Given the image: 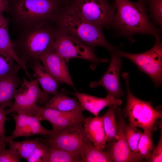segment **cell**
Returning a JSON list of instances; mask_svg holds the SVG:
<instances>
[{
  "mask_svg": "<svg viewBox=\"0 0 162 162\" xmlns=\"http://www.w3.org/2000/svg\"><path fill=\"white\" fill-rule=\"evenodd\" d=\"M68 5L86 20L108 29L116 11L114 1L110 0H71Z\"/></svg>",
  "mask_w": 162,
  "mask_h": 162,
  "instance_id": "obj_6",
  "label": "cell"
},
{
  "mask_svg": "<svg viewBox=\"0 0 162 162\" xmlns=\"http://www.w3.org/2000/svg\"><path fill=\"white\" fill-rule=\"evenodd\" d=\"M160 134L158 145L151 153L146 160L147 162H161L162 161V132L160 126Z\"/></svg>",
  "mask_w": 162,
  "mask_h": 162,
  "instance_id": "obj_31",
  "label": "cell"
},
{
  "mask_svg": "<svg viewBox=\"0 0 162 162\" xmlns=\"http://www.w3.org/2000/svg\"><path fill=\"white\" fill-rule=\"evenodd\" d=\"M64 6L68 5L71 0H58Z\"/></svg>",
  "mask_w": 162,
  "mask_h": 162,
  "instance_id": "obj_35",
  "label": "cell"
},
{
  "mask_svg": "<svg viewBox=\"0 0 162 162\" xmlns=\"http://www.w3.org/2000/svg\"><path fill=\"white\" fill-rule=\"evenodd\" d=\"M10 4L9 0H0V13L10 11Z\"/></svg>",
  "mask_w": 162,
  "mask_h": 162,
  "instance_id": "obj_34",
  "label": "cell"
},
{
  "mask_svg": "<svg viewBox=\"0 0 162 162\" xmlns=\"http://www.w3.org/2000/svg\"><path fill=\"white\" fill-rule=\"evenodd\" d=\"M6 144L5 143L2 142L0 140V151L3 149L5 148Z\"/></svg>",
  "mask_w": 162,
  "mask_h": 162,
  "instance_id": "obj_36",
  "label": "cell"
},
{
  "mask_svg": "<svg viewBox=\"0 0 162 162\" xmlns=\"http://www.w3.org/2000/svg\"><path fill=\"white\" fill-rule=\"evenodd\" d=\"M21 67H18L13 72L0 77V106L11 107L14 94L22 83L18 73Z\"/></svg>",
  "mask_w": 162,
  "mask_h": 162,
  "instance_id": "obj_17",
  "label": "cell"
},
{
  "mask_svg": "<svg viewBox=\"0 0 162 162\" xmlns=\"http://www.w3.org/2000/svg\"><path fill=\"white\" fill-rule=\"evenodd\" d=\"M13 114L15 122V128L12 135L7 137L6 144L19 137L29 136L36 134L52 135L53 130L44 128L41 124V119L37 114H33L25 111H19Z\"/></svg>",
  "mask_w": 162,
  "mask_h": 162,
  "instance_id": "obj_11",
  "label": "cell"
},
{
  "mask_svg": "<svg viewBox=\"0 0 162 162\" xmlns=\"http://www.w3.org/2000/svg\"><path fill=\"white\" fill-rule=\"evenodd\" d=\"M84 130L89 140L98 149L103 151L106 147V134L102 117L90 116L83 121Z\"/></svg>",
  "mask_w": 162,
  "mask_h": 162,
  "instance_id": "obj_18",
  "label": "cell"
},
{
  "mask_svg": "<svg viewBox=\"0 0 162 162\" xmlns=\"http://www.w3.org/2000/svg\"><path fill=\"white\" fill-rule=\"evenodd\" d=\"M83 122L69 125L44 140L48 145L81 155L84 147L92 143L83 126Z\"/></svg>",
  "mask_w": 162,
  "mask_h": 162,
  "instance_id": "obj_8",
  "label": "cell"
},
{
  "mask_svg": "<svg viewBox=\"0 0 162 162\" xmlns=\"http://www.w3.org/2000/svg\"><path fill=\"white\" fill-rule=\"evenodd\" d=\"M42 139L36 138L34 139H27L20 141L14 140L8 142L10 149L14 152L20 158L26 159L28 158Z\"/></svg>",
  "mask_w": 162,
  "mask_h": 162,
  "instance_id": "obj_23",
  "label": "cell"
},
{
  "mask_svg": "<svg viewBox=\"0 0 162 162\" xmlns=\"http://www.w3.org/2000/svg\"><path fill=\"white\" fill-rule=\"evenodd\" d=\"M20 158L11 149L4 148L0 151V162H19Z\"/></svg>",
  "mask_w": 162,
  "mask_h": 162,
  "instance_id": "obj_32",
  "label": "cell"
},
{
  "mask_svg": "<svg viewBox=\"0 0 162 162\" xmlns=\"http://www.w3.org/2000/svg\"><path fill=\"white\" fill-rule=\"evenodd\" d=\"M18 0H9V1L10 2V4L11 3H13L16 2Z\"/></svg>",
  "mask_w": 162,
  "mask_h": 162,
  "instance_id": "obj_37",
  "label": "cell"
},
{
  "mask_svg": "<svg viewBox=\"0 0 162 162\" xmlns=\"http://www.w3.org/2000/svg\"><path fill=\"white\" fill-rule=\"evenodd\" d=\"M44 107L63 112H82L84 110L79 102L59 92L48 100Z\"/></svg>",
  "mask_w": 162,
  "mask_h": 162,
  "instance_id": "obj_21",
  "label": "cell"
},
{
  "mask_svg": "<svg viewBox=\"0 0 162 162\" xmlns=\"http://www.w3.org/2000/svg\"><path fill=\"white\" fill-rule=\"evenodd\" d=\"M117 106H109L107 112L102 117L106 134V142H111L117 133V123L116 117V110Z\"/></svg>",
  "mask_w": 162,
  "mask_h": 162,
  "instance_id": "obj_26",
  "label": "cell"
},
{
  "mask_svg": "<svg viewBox=\"0 0 162 162\" xmlns=\"http://www.w3.org/2000/svg\"><path fill=\"white\" fill-rule=\"evenodd\" d=\"M33 108L41 121L49 122L53 127V134L71 124L83 122L85 117L82 111L63 112L35 104Z\"/></svg>",
  "mask_w": 162,
  "mask_h": 162,
  "instance_id": "obj_13",
  "label": "cell"
},
{
  "mask_svg": "<svg viewBox=\"0 0 162 162\" xmlns=\"http://www.w3.org/2000/svg\"><path fill=\"white\" fill-rule=\"evenodd\" d=\"M55 51L68 62L73 58L85 59L93 64L107 62V58L100 59L97 56L93 50L75 38L57 29L53 45Z\"/></svg>",
  "mask_w": 162,
  "mask_h": 162,
  "instance_id": "obj_9",
  "label": "cell"
},
{
  "mask_svg": "<svg viewBox=\"0 0 162 162\" xmlns=\"http://www.w3.org/2000/svg\"><path fill=\"white\" fill-rule=\"evenodd\" d=\"M48 145L47 162H81V155Z\"/></svg>",
  "mask_w": 162,
  "mask_h": 162,
  "instance_id": "obj_25",
  "label": "cell"
},
{
  "mask_svg": "<svg viewBox=\"0 0 162 162\" xmlns=\"http://www.w3.org/2000/svg\"><path fill=\"white\" fill-rule=\"evenodd\" d=\"M117 54L121 58H127L135 63L141 71L152 79L157 88L162 81V44L161 39L156 40L149 50L140 54L126 52L118 50Z\"/></svg>",
  "mask_w": 162,
  "mask_h": 162,
  "instance_id": "obj_7",
  "label": "cell"
},
{
  "mask_svg": "<svg viewBox=\"0 0 162 162\" xmlns=\"http://www.w3.org/2000/svg\"><path fill=\"white\" fill-rule=\"evenodd\" d=\"M118 110L117 135L111 142L109 151L113 162H134L127 140L125 121L121 113V109H118Z\"/></svg>",
  "mask_w": 162,
  "mask_h": 162,
  "instance_id": "obj_15",
  "label": "cell"
},
{
  "mask_svg": "<svg viewBox=\"0 0 162 162\" xmlns=\"http://www.w3.org/2000/svg\"><path fill=\"white\" fill-rule=\"evenodd\" d=\"M40 60L59 84L64 83L75 89L66 64L67 62L53 49L42 55Z\"/></svg>",
  "mask_w": 162,
  "mask_h": 162,
  "instance_id": "obj_14",
  "label": "cell"
},
{
  "mask_svg": "<svg viewBox=\"0 0 162 162\" xmlns=\"http://www.w3.org/2000/svg\"><path fill=\"white\" fill-rule=\"evenodd\" d=\"M57 29L79 40L92 49L104 47L110 53L122 46H116L107 40L103 28L88 22L80 16L70 6L64 7L54 21Z\"/></svg>",
  "mask_w": 162,
  "mask_h": 162,
  "instance_id": "obj_3",
  "label": "cell"
},
{
  "mask_svg": "<svg viewBox=\"0 0 162 162\" xmlns=\"http://www.w3.org/2000/svg\"><path fill=\"white\" fill-rule=\"evenodd\" d=\"M30 68L33 70V78L38 81L44 91L53 95L58 93L59 83L42 65L40 60L34 63Z\"/></svg>",
  "mask_w": 162,
  "mask_h": 162,
  "instance_id": "obj_20",
  "label": "cell"
},
{
  "mask_svg": "<svg viewBox=\"0 0 162 162\" xmlns=\"http://www.w3.org/2000/svg\"><path fill=\"white\" fill-rule=\"evenodd\" d=\"M129 76L127 72L122 74L125 80L127 95L124 112L128 117L129 124L134 127L140 128L144 131L154 130L156 129L155 124L157 120L162 117V110L159 107L154 108L151 101H143L133 94L129 88Z\"/></svg>",
  "mask_w": 162,
  "mask_h": 162,
  "instance_id": "obj_5",
  "label": "cell"
},
{
  "mask_svg": "<svg viewBox=\"0 0 162 162\" xmlns=\"http://www.w3.org/2000/svg\"><path fill=\"white\" fill-rule=\"evenodd\" d=\"M39 84L36 79L28 81L24 78L20 87L15 92L12 106L5 110L7 114L19 111L36 114L34 106L38 103H46L49 99L48 94L40 89Z\"/></svg>",
  "mask_w": 162,
  "mask_h": 162,
  "instance_id": "obj_10",
  "label": "cell"
},
{
  "mask_svg": "<svg viewBox=\"0 0 162 162\" xmlns=\"http://www.w3.org/2000/svg\"><path fill=\"white\" fill-rule=\"evenodd\" d=\"M75 95L84 110L89 111L95 116H98L100 112L106 106L121 105L122 101L119 98L107 95L104 98H100L76 91L69 93Z\"/></svg>",
  "mask_w": 162,
  "mask_h": 162,
  "instance_id": "obj_16",
  "label": "cell"
},
{
  "mask_svg": "<svg viewBox=\"0 0 162 162\" xmlns=\"http://www.w3.org/2000/svg\"><path fill=\"white\" fill-rule=\"evenodd\" d=\"M5 108L3 106H0V140L6 143L7 137L5 136L4 124L5 121L8 118L6 116L7 114L5 111Z\"/></svg>",
  "mask_w": 162,
  "mask_h": 162,
  "instance_id": "obj_33",
  "label": "cell"
},
{
  "mask_svg": "<svg viewBox=\"0 0 162 162\" xmlns=\"http://www.w3.org/2000/svg\"><path fill=\"white\" fill-rule=\"evenodd\" d=\"M125 130L126 139L134 162H139L142 159L138 151V146L141 132L137 128L125 123Z\"/></svg>",
  "mask_w": 162,
  "mask_h": 162,
  "instance_id": "obj_24",
  "label": "cell"
},
{
  "mask_svg": "<svg viewBox=\"0 0 162 162\" xmlns=\"http://www.w3.org/2000/svg\"><path fill=\"white\" fill-rule=\"evenodd\" d=\"M13 42L15 52L27 68L40 60L41 56L53 49L57 29L54 22L22 28Z\"/></svg>",
  "mask_w": 162,
  "mask_h": 162,
  "instance_id": "obj_2",
  "label": "cell"
},
{
  "mask_svg": "<svg viewBox=\"0 0 162 162\" xmlns=\"http://www.w3.org/2000/svg\"><path fill=\"white\" fill-rule=\"evenodd\" d=\"M92 143L84 147L81 154V162H113L109 151H100Z\"/></svg>",
  "mask_w": 162,
  "mask_h": 162,
  "instance_id": "obj_22",
  "label": "cell"
},
{
  "mask_svg": "<svg viewBox=\"0 0 162 162\" xmlns=\"http://www.w3.org/2000/svg\"><path fill=\"white\" fill-rule=\"evenodd\" d=\"M64 6L58 0H18L11 8L15 21L23 28L54 22Z\"/></svg>",
  "mask_w": 162,
  "mask_h": 162,
  "instance_id": "obj_4",
  "label": "cell"
},
{
  "mask_svg": "<svg viewBox=\"0 0 162 162\" xmlns=\"http://www.w3.org/2000/svg\"><path fill=\"white\" fill-rule=\"evenodd\" d=\"M116 13L110 27L120 36L134 42L136 34H147L156 40L161 39L160 30L149 20L147 14V0L133 2L129 0H114Z\"/></svg>",
  "mask_w": 162,
  "mask_h": 162,
  "instance_id": "obj_1",
  "label": "cell"
},
{
  "mask_svg": "<svg viewBox=\"0 0 162 162\" xmlns=\"http://www.w3.org/2000/svg\"><path fill=\"white\" fill-rule=\"evenodd\" d=\"M9 22V18L5 17L2 13H0V51L10 55L21 66L30 80H32L33 79L28 72L27 66L15 52L13 42L10 39L8 33Z\"/></svg>",
  "mask_w": 162,
  "mask_h": 162,
  "instance_id": "obj_19",
  "label": "cell"
},
{
  "mask_svg": "<svg viewBox=\"0 0 162 162\" xmlns=\"http://www.w3.org/2000/svg\"><path fill=\"white\" fill-rule=\"evenodd\" d=\"M150 16L161 28L162 26V0H147Z\"/></svg>",
  "mask_w": 162,
  "mask_h": 162,
  "instance_id": "obj_30",
  "label": "cell"
},
{
  "mask_svg": "<svg viewBox=\"0 0 162 162\" xmlns=\"http://www.w3.org/2000/svg\"><path fill=\"white\" fill-rule=\"evenodd\" d=\"M14 62L10 55L0 51V77L13 72L20 66L15 65Z\"/></svg>",
  "mask_w": 162,
  "mask_h": 162,
  "instance_id": "obj_29",
  "label": "cell"
},
{
  "mask_svg": "<svg viewBox=\"0 0 162 162\" xmlns=\"http://www.w3.org/2000/svg\"><path fill=\"white\" fill-rule=\"evenodd\" d=\"M49 151L48 145L42 139L27 159L28 162H47Z\"/></svg>",
  "mask_w": 162,
  "mask_h": 162,
  "instance_id": "obj_28",
  "label": "cell"
},
{
  "mask_svg": "<svg viewBox=\"0 0 162 162\" xmlns=\"http://www.w3.org/2000/svg\"><path fill=\"white\" fill-rule=\"evenodd\" d=\"M153 131L146 130L144 131L143 132H141L138 149L142 159H145L147 160L155 148L152 139Z\"/></svg>",
  "mask_w": 162,
  "mask_h": 162,
  "instance_id": "obj_27",
  "label": "cell"
},
{
  "mask_svg": "<svg viewBox=\"0 0 162 162\" xmlns=\"http://www.w3.org/2000/svg\"><path fill=\"white\" fill-rule=\"evenodd\" d=\"M116 51L110 53L111 61L106 72L99 81L91 82L90 86L95 88L102 86L106 90L107 95L119 99L123 96L124 92L121 88L120 80L122 62Z\"/></svg>",
  "mask_w": 162,
  "mask_h": 162,
  "instance_id": "obj_12",
  "label": "cell"
}]
</instances>
